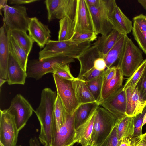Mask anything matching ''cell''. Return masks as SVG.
Masks as SVG:
<instances>
[{"mask_svg": "<svg viewBox=\"0 0 146 146\" xmlns=\"http://www.w3.org/2000/svg\"><path fill=\"white\" fill-rule=\"evenodd\" d=\"M53 74L66 80H73L75 78L70 72L69 64L65 65L57 68Z\"/></svg>", "mask_w": 146, "mask_h": 146, "instance_id": "38", "label": "cell"}, {"mask_svg": "<svg viewBox=\"0 0 146 146\" xmlns=\"http://www.w3.org/2000/svg\"><path fill=\"white\" fill-rule=\"evenodd\" d=\"M140 141L146 145V132L140 136Z\"/></svg>", "mask_w": 146, "mask_h": 146, "instance_id": "47", "label": "cell"}, {"mask_svg": "<svg viewBox=\"0 0 146 146\" xmlns=\"http://www.w3.org/2000/svg\"><path fill=\"white\" fill-rule=\"evenodd\" d=\"M100 106L96 102L80 104L74 113V126L76 129L94 113Z\"/></svg>", "mask_w": 146, "mask_h": 146, "instance_id": "24", "label": "cell"}, {"mask_svg": "<svg viewBox=\"0 0 146 146\" xmlns=\"http://www.w3.org/2000/svg\"><path fill=\"white\" fill-rule=\"evenodd\" d=\"M68 114L60 97L57 95L54 106L53 136L64 125Z\"/></svg>", "mask_w": 146, "mask_h": 146, "instance_id": "28", "label": "cell"}, {"mask_svg": "<svg viewBox=\"0 0 146 146\" xmlns=\"http://www.w3.org/2000/svg\"><path fill=\"white\" fill-rule=\"evenodd\" d=\"M73 84L79 104L96 102L85 81L75 78Z\"/></svg>", "mask_w": 146, "mask_h": 146, "instance_id": "27", "label": "cell"}, {"mask_svg": "<svg viewBox=\"0 0 146 146\" xmlns=\"http://www.w3.org/2000/svg\"><path fill=\"white\" fill-rule=\"evenodd\" d=\"M95 112L76 129L75 142L80 143L82 146H93L91 135L93 128Z\"/></svg>", "mask_w": 146, "mask_h": 146, "instance_id": "22", "label": "cell"}, {"mask_svg": "<svg viewBox=\"0 0 146 146\" xmlns=\"http://www.w3.org/2000/svg\"><path fill=\"white\" fill-rule=\"evenodd\" d=\"M0 146H1V145H0Z\"/></svg>", "mask_w": 146, "mask_h": 146, "instance_id": "53", "label": "cell"}, {"mask_svg": "<svg viewBox=\"0 0 146 146\" xmlns=\"http://www.w3.org/2000/svg\"><path fill=\"white\" fill-rule=\"evenodd\" d=\"M100 57H102L97 48L94 45H91L77 58L80 65L77 78L86 82L103 75L104 70L99 71L94 67L95 60Z\"/></svg>", "mask_w": 146, "mask_h": 146, "instance_id": "9", "label": "cell"}, {"mask_svg": "<svg viewBox=\"0 0 146 146\" xmlns=\"http://www.w3.org/2000/svg\"><path fill=\"white\" fill-rule=\"evenodd\" d=\"M7 110L14 116L19 131L26 125L34 111L28 101L19 94H17L12 99Z\"/></svg>", "mask_w": 146, "mask_h": 146, "instance_id": "11", "label": "cell"}, {"mask_svg": "<svg viewBox=\"0 0 146 146\" xmlns=\"http://www.w3.org/2000/svg\"><path fill=\"white\" fill-rule=\"evenodd\" d=\"M10 35L22 48L29 56L34 41L26 32L16 30L10 31Z\"/></svg>", "mask_w": 146, "mask_h": 146, "instance_id": "32", "label": "cell"}, {"mask_svg": "<svg viewBox=\"0 0 146 146\" xmlns=\"http://www.w3.org/2000/svg\"><path fill=\"white\" fill-rule=\"evenodd\" d=\"M146 113V106L142 113H140L133 117L134 120V131L133 137H140L143 134L142 129L143 126V119L144 115Z\"/></svg>", "mask_w": 146, "mask_h": 146, "instance_id": "36", "label": "cell"}, {"mask_svg": "<svg viewBox=\"0 0 146 146\" xmlns=\"http://www.w3.org/2000/svg\"><path fill=\"white\" fill-rule=\"evenodd\" d=\"M6 82H7V80L0 78V88H1V86Z\"/></svg>", "mask_w": 146, "mask_h": 146, "instance_id": "49", "label": "cell"}, {"mask_svg": "<svg viewBox=\"0 0 146 146\" xmlns=\"http://www.w3.org/2000/svg\"><path fill=\"white\" fill-rule=\"evenodd\" d=\"M117 124L116 123L111 131L100 146H119L122 140L118 139L117 133Z\"/></svg>", "mask_w": 146, "mask_h": 146, "instance_id": "35", "label": "cell"}, {"mask_svg": "<svg viewBox=\"0 0 146 146\" xmlns=\"http://www.w3.org/2000/svg\"><path fill=\"white\" fill-rule=\"evenodd\" d=\"M140 140V137H126L122 140L119 146H135Z\"/></svg>", "mask_w": 146, "mask_h": 146, "instance_id": "41", "label": "cell"}, {"mask_svg": "<svg viewBox=\"0 0 146 146\" xmlns=\"http://www.w3.org/2000/svg\"><path fill=\"white\" fill-rule=\"evenodd\" d=\"M8 1V0H0V14L1 15H2L1 10L3 9L6 5H7V3Z\"/></svg>", "mask_w": 146, "mask_h": 146, "instance_id": "46", "label": "cell"}, {"mask_svg": "<svg viewBox=\"0 0 146 146\" xmlns=\"http://www.w3.org/2000/svg\"><path fill=\"white\" fill-rule=\"evenodd\" d=\"M74 33L95 32L85 0H77L75 17Z\"/></svg>", "mask_w": 146, "mask_h": 146, "instance_id": "14", "label": "cell"}, {"mask_svg": "<svg viewBox=\"0 0 146 146\" xmlns=\"http://www.w3.org/2000/svg\"><path fill=\"white\" fill-rule=\"evenodd\" d=\"M137 1L146 11V0H138Z\"/></svg>", "mask_w": 146, "mask_h": 146, "instance_id": "48", "label": "cell"}, {"mask_svg": "<svg viewBox=\"0 0 146 146\" xmlns=\"http://www.w3.org/2000/svg\"><path fill=\"white\" fill-rule=\"evenodd\" d=\"M56 92L45 88L41 92L40 104L34 112L40 122L38 139L44 146H50L53 136L54 118Z\"/></svg>", "mask_w": 146, "mask_h": 146, "instance_id": "1", "label": "cell"}, {"mask_svg": "<svg viewBox=\"0 0 146 146\" xmlns=\"http://www.w3.org/2000/svg\"><path fill=\"white\" fill-rule=\"evenodd\" d=\"M133 19V35L140 48L146 54V16L141 14Z\"/></svg>", "mask_w": 146, "mask_h": 146, "instance_id": "21", "label": "cell"}, {"mask_svg": "<svg viewBox=\"0 0 146 146\" xmlns=\"http://www.w3.org/2000/svg\"><path fill=\"white\" fill-rule=\"evenodd\" d=\"M97 35L95 32L75 33L71 40L78 42H91L97 38Z\"/></svg>", "mask_w": 146, "mask_h": 146, "instance_id": "37", "label": "cell"}, {"mask_svg": "<svg viewBox=\"0 0 146 146\" xmlns=\"http://www.w3.org/2000/svg\"><path fill=\"white\" fill-rule=\"evenodd\" d=\"M87 5L90 6L97 7L100 4V0H85Z\"/></svg>", "mask_w": 146, "mask_h": 146, "instance_id": "45", "label": "cell"}, {"mask_svg": "<svg viewBox=\"0 0 146 146\" xmlns=\"http://www.w3.org/2000/svg\"><path fill=\"white\" fill-rule=\"evenodd\" d=\"M110 19L113 29L121 34L127 35L132 31V21L124 14L117 4L111 13Z\"/></svg>", "mask_w": 146, "mask_h": 146, "instance_id": "19", "label": "cell"}, {"mask_svg": "<svg viewBox=\"0 0 146 146\" xmlns=\"http://www.w3.org/2000/svg\"><path fill=\"white\" fill-rule=\"evenodd\" d=\"M10 53L21 67L27 71L28 55L24 50L10 36L9 42Z\"/></svg>", "mask_w": 146, "mask_h": 146, "instance_id": "30", "label": "cell"}, {"mask_svg": "<svg viewBox=\"0 0 146 146\" xmlns=\"http://www.w3.org/2000/svg\"><path fill=\"white\" fill-rule=\"evenodd\" d=\"M123 86L104 100L100 105L116 120L126 116V96Z\"/></svg>", "mask_w": 146, "mask_h": 146, "instance_id": "13", "label": "cell"}, {"mask_svg": "<svg viewBox=\"0 0 146 146\" xmlns=\"http://www.w3.org/2000/svg\"><path fill=\"white\" fill-rule=\"evenodd\" d=\"M3 21L9 30H16L25 32L28 31L30 18L28 16L24 6L6 5L3 9Z\"/></svg>", "mask_w": 146, "mask_h": 146, "instance_id": "8", "label": "cell"}, {"mask_svg": "<svg viewBox=\"0 0 146 146\" xmlns=\"http://www.w3.org/2000/svg\"><path fill=\"white\" fill-rule=\"evenodd\" d=\"M91 42H76L71 40H51L48 46V52L51 57L61 56L77 59L91 46Z\"/></svg>", "mask_w": 146, "mask_h": 146, "instance_id": "6", "label": "cell"}, {"mask_svg": "<svg viewBox=\"0 0 146 146\" xmlns=\"http://www.w3.org/2000/svg\"><path fill=\"white\" fill-rule=\"evenodd\" d=\"M117 68V66H115L105 69L103 75V82L108 81L113 78L116 74Z\"/></svg>", "mask_w": 146, "mask_h": 146, "instance_id": "40", "label": "cell"}, {"mask_svg": "<svg viewBox=\"0 0 146 146\" xmlns=\"http://www.w3.org/2000/svg\"><path fill=\"white\" fill-rule=\"evenodd\" d=\"M59 30L58 33V40L66 41L71 40L74 34V21L66 17L59 21Z\"/></svg>", "mask_w": 146, "mask_h": 146, "instance_id": "31", "label": "cell"}, {"mask_svg": "<svg viewBox=\"0 0 146 146\" xmlns=\"http://www.w3.org/2000/svg\"><path fill=\"white\" fill-rule=\"evenodd\" d=\"M137 87L141 98L146 101V69L139 80Z\"/></svg>", "mask_w": 146, "mask_h": 146, "instance_id": "39", "label": "cell"}, {"mask_svg": "<svg viewBox=\"0 0 146 146\" xmlns=\"http://www.w3.org/2000/svg\"><path fill=\"white\" fill-rule=\"evenodd\" d=\"M17 146H22L21 145H17Z\"/></svg>", "mask_w": 146, "mask_h": 146, "instance_id": "52", "label": "cell"}, {"mask_svg": "<svg viewBox=\"0 0 146 146\" xmlns=\"http://www.w3.org/2000/svg\"><path fill=\"white\" fill-rule=\"evenodd\" d=\"M143 59L142 51L128 37L116 66L123 76L129 77L140 66Z\"/></svg>", "mask_w": 146, "mask_h": 146, "instance_id": "5", "label": "cell"}, {"mask_svg": "<svg viewBox=\"0 0 146 146\" xmlns=\"http://www.w3.org/2000/svg\"><path fill=\"white\" fill-rule=\"evenodd\" d=\"M94 67L96 70L99 71H104L106 66L104 59L101 57L97 58L94 62Z\"/></svg>", "mask_w": 146, "mask_h": 146, "instance_id": "42", "label": "cell"}, {"mask_svg": "<svg viewBox=\"0 0 146 146\" xmlns=\"http://www.w3.org/2000/svg\"><path fill=\"white\" fill-rule=\"evenodd\" d=\"M121 34L117 31L113 29L106 36L99 37L92 45L96 47L102 57L103 58L115 44Z\"/></svg>", "mask_w": 146, "mask_h": 146, "instance_id": "23", "label": "cell"}, {"mask_svg": "<svg viewBox=\"0 0 146 146\" xmlns=\"http://www.w3.org/2000/svg\"><path fill=\"white\" fill-rule=\"evenodd\" d=\"M128 37L127 35L122 34L115 44L104 58L107 68L114 66L115 63L118 61Z\"/></svg>", "mask_w": 146, "mask_h": 146, "instance_id": "26", "label": "cell"}, {"mask_svg": "<svg viewBox=\"0 0 146 146\" xmlns=\"http://www.w3.org/2000/svg\"><path fill=\"white\" fill-rule=\"evenodd\" d=\"M74 61L73 58L61 56L49 58L41 61L38 59L30 60L27 65V77L38 80L44 75L49 73L53 74L57 68Z\"/></svg>", "mask_w": 146, "mask_h": 146, "instance_id": "3", "label": "cell"}, {"mask_svg": "<svg viewBox=\"0 0 146 146\" xmlns=\"http://www.w3.org/2000/svg\"><path fill=\"white\" fill-rule=\"evenodd\" d=\"M58 96L68 114L72 115L80 105L74 88L73 80L62 78L52 74Z\"/></svg>", "mask_w": 146, "mask_h": 146, "instance_id": "7", "label": "cell"}, {"mask_svg": "<svg viewBox=\"0 0 146 146\" xmlns=\"http://www.w3.org/2000/svg\"><path fill=\"white\" fill-rule=\"evenodd\" d=\"M116 4L115 0H100V4L97 7L89 6L87 4L95 32L97 35L100 34L106 36L113 29L110 18Z\"/></svg>", "mask_w": 146, "mask_h": 146, "instance_id": "2", "label": "cell"}, {"mask_svg": "<svg viewBox=\"0 0 146 146\" xmlns=\"http://www.w3.org/2000/svg\"><path fill=\"white\" fill-rule=\"evenodd\" d=\"M39 1V0H9L8 1L9 4H14L17 5L28 4Z\"/></svg>", "mask_w": 146, "mask_h": 146, "instance_id": "43", "label": "cell"}, {"mask_svg": "<svg viewBox=\"0 0 146 146\" xmlns=\"http://www.w3.org/2000/svg\"><path fill=\"white\" fill-rule=\"evenodd\" d=\"M135 146H146V145L141 142L140 140Z\"/></svg>", "mask_w": 146, "mask_h": 146, "instance_id": "50", "label": "cell"}, {"mask_svg": "<svg viewBox=\"0 0 146 146\" xmlns=\"http://www.w3.org/2000/svg\"><path fill=\"white\" fill-rule=\"evenodd\" d=\"M76 129L74 114H68L66 121L59 130L53 135L50 146H72L76 142Z\"/></svg>", "mask_w": 146, "mask_h": 146, "instance_id": "15", "label": "cell"}, {"mask_svg": "<svg viewBox=\"0 0 146 146\" xmlns=\"http://www.w3.org/2000/svg\"><path fill=\"white\" fill-rule=\"evenodd\" d=\"M103 75L85 82L95 101L100 106L102 102L101 94L103 82Z\"/></svg>", "mask_w": 146, "mask_h": 146, "instance_id": "33", "label": "cell"}, {"mask_svg": "<svg viewBox=\"0 0 146 146\" xmlns=\"http://www.w3.org/2000/svg\"><path fill=\"white\" fill-rule=\"evenodd\" d=\"M146 124V113L145 114L143 119V126Z\"/></svg>", "mask_w": 146, "mask_h": 146, "instance_id": "51", "label": "cell"}, {"mask_svg": "<svg viewBox=\"0 0 146 146\" xmlns=\"http://www.w3.org/2000/svg\"><path fill=\"white\" fill-rule=\"evenodd\" d=\"M29 143V146H41L40 142L36 137L31 138Z\"/></svg>", "mask_w": 146, "mask_h": 146, "instance_id": "44", "label": "cell"}, {"mask_svg": "<svg viewBox=\"0 0 146 146\" xmlns=\"http://www.w3.org/2000/svg\"><path fill=\"white\" fill-rule=\"evenodd\" d=\"M123 76L121 71L117 67L115 76L109 80L103 82L101 94L102 103L123 86Z\"/></svg>", "mask_w": 146, "mask_h": 146, "instance_id": "25", "label": "cell"}, {"mask_svg": "<svg viewBox=\"0 0 146 146\" xmlns=\"http://www.w3.org/2000/svg\"><path fill=\"white\" fill-rule=\"evenodd\" d=\"M0 112V145L17 146L19 131L14 116L7 109Z\"/></svg>", "mask_w": 146, "mask_h": 146, "instance_id": "10", "label": "cell"}, {"mask_svg": "<svg viewBox=\"0 0 146 146\" xmlns=\"http://www.w3.org/2000/svg\"><path fill=\"white\" fill-rule=\"evenodd\" d=\"M124 90L126 96V115L133 117L142 113L146 106V101L141 98L137 88L136 87L132 93L129 88Z\"/></svg>", "mask_w": 146, "mask_h": 146, "instance_id": "18", "label": "cell"}, {"mask_svg": "<svg viewBox=\"0 0 146 146\" xmlns=\"http://www.w3.org/2000/svg\"><path fill=\"white\" fill-rule=\"evenodd\" d=\"M28 31L29 35L40 48H44L50 40L51 31L48 27L36 17L30 18Z\"/></svg>", "mask_w": 146, "mask_h": 146, "instance_id": "16", "label": "cell"}, {"mask_svg": "<svg viewBox=\"0 0 146 146\" xmlns=\"http://www.w3.org/2000/svg\"><path fill=\"white\" fill-rule=\"evenodd\" d=\"M146 69V59L144 60L137 69L127 79L123 86L124 90L129 88L131 93L134 91L137 84Z\"/></svg>", "mask_w": 146, "mask_h": 146, "instance_id": "34", "label": "cell"}, {"mask_svg": "<svg viewBox=\"0 0 146 146\" xmlns=\"http://www.w3.org/2000/svg\"><path fill=\"white\" fill-rule=\"evenodd\" d=\"M10 30L4 23L0 29V78L7 80L10 54Z\"/></svg>", "mask_w": 146, "mask_h": 146, "instance_id": "17", "label": "cell"}, {"mask_svg": "<svg viewBox=\"0 0 146 146\" xmlns=\"http://www.w3.org/2000/svg\"><path fill=\"white\" fill-rule=\"evenodd\" d=\"M27 77L24 70L10 53L8 63L7 82L9 85L19 84L23 85Z\"/></svg>", "mask_w": 146, "mask_h": 146, "instance_id": "20", "label": "cell"}, {"mask_svg": "<svg viewBox=\"0 0 146 146\" xmlns=\"http://www.w3.org/2000/svg\"><path fill=\"white\" fill-rule=\"evenodd\" d=\"M44 3L49 22L54 19H60L66 17L74 20L77 0H46Z\"/></svg>", "mask_w": 146, "mask_h": 146, "instance_id": "12", "label": "cell"}, {"mask_svg": "<svg viewBox=\"0 0 146 146\" xmlns=\"http://www.w3.org/2000/svg\"><path fill=\"white\" fill-rule=\"evenodd\" d=\"M116 119L105 108L100 106L94 113L93 128L91 135L93 146H100L110 134Z\"/></svg>", "mask_w": 146, "mask_h": 146, "instance_id": "4", "label": "cell"}, {"mask_svg": "<svg viewBox=\"0 0 146 146\" xmlns=\"http://www.w3.org/2000/svg\"><path fill=\"white\" fill-rule=\"evenodd\" d=\"M116 122L117 124V135L119 140L133 137L134 131L133 117L125 116L116 120Z\"/></svg>", "mask_w": 146, "mask_h": 146, "instance_id": "29", "label": "cell"}]
</instances>
